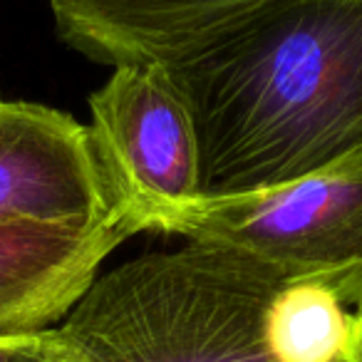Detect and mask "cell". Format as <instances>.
<instances>
[{
    "instance_id": "1",
    "label": "cell",
    "mask_w": 362,
    "mask_h": 362,
    "mask_svg": "<svg viewBox=\"0 0 362 362\" xmlns=\"http://www.w3.org/2000/svg\"><path fill=\"white\" fill-rule=\"evenodd\" d=\"M159 65L192 117L202 199L362 151V0H261Z\"/></svg>"
},
{
    "instance_id": "6",
    "label": "cell",
    "mask_w": 362,
    "mask_h": 362,
    "mask_svg": "<svg viewBox=\"0 0 362 362\" xmlns=\"http://www.w3.org/2000/svg\"><path fill=\"white\" fill-rule=\"evenodd\" d=\"M134 233L119 209L97 228L0 226V335L55 327L92 286L105 258Z\"/></svg>"
},
{
    "instance_id": "8",
    "label": "cell",
    "mask_w": 362,
    "mask_h": 362,
    "mask_svg": "<svg viewBox=\"0 0 362 362\" xmlns=\"http://www.w3.org/2000/svg\"><path fill=\"white\" fill-rule=\"evenodd\" d=\"M352 313L317 278H288L271 298L263 340L273 362H342Z\"/></svg>"
},
{
    "instance_id": "5",
    "label": "cell",
    "mask_w": 362,
    "mask_h": 362,
    "mask_svg": "<svg viewBox=\"0 0 362 362\" xmlns=\"http://www.w3.org/2000/svg\"><path fill=\"white\" fill-rule=\"evenodd\" d=\"M115 211L90 127L35 102H0V226L97 228Z\"/></svg>"
},
{
    "instance_id": "4",
    "label": "cell",
    "mask_w": 362,
    "mask_h": 362,
    "mask_svg": "<svg viewBox=\"0 0 362 362\" xmlns=\"http://www.w3.org/2000/svg\"><path fill=\"white\" fill-rule=\"evenodd\" d=\"M95 156L136 233H169L202 202L199 146L189 110L159 62H124L90 95Z\"/></svg>"
},
{
    "instance_id": "2",
    "label": "cell",
    "mask_w": 362,
    "mask_h": 362,
    "mask_svg": "<svg viewBox=\"0 0 362 362\" xmlns=\"http://www.w3.org/2000/svg\"><path fill=\"white\" fill-rule=\"evenodd\" d=\"M288 276L211 241L102 273L55 325L57 362H273L263 317Z\"/></svg>"
},
{
    "instance_id": "11",
    "label": "cell",
    "mask_w": 362,
    "mask_h": 362,
    "mask_svg": "<svg viewBox=\"0 0 362 362\" xmlns=\"http://www.w3.org/2000/svg\"><path fill=\"white\" fill-rule=\"evenodd\" d=\"M0 102H3V100H0Z\"/></svg>"
},
{
    "instance_id": "7",
    "label": "cell",
    "mask_w": 362,
    "mask_h": 362,
    "mask_svg": "<svg viewBox=\"0 0 362 362\" xmlns=\"http://www.w3.org/2000/svg\"><path fill=\"white\" fill-rule=\"evenodd\" d=\"M95 52L112 65L161 62L261 0H65Z\"/></svg>"
},
{
    "instance_id": "9",
    "label": "cell",
    "mask_w": 362,
    "mask_h": 362,
    "mask_svg": "<svg viewBox=\"0 0 362 362\" xmlns=\"http://www.w3.org/2000/svg\"><path fill=\"white\" fill-rule=\"evenodd\" d=\"M0 362H57L55 327L23 335H0Z\"/></svg>"
},
{
    "instance_id": "3",
    "label": "cell",
    "mask_w": 362,
    "mask_h": 362,
    "mask_svg": "<svg viewBox=\"0 0 362 362\" xmlns=\"http://www.w3.org/2000/svg\"><path fill=\"white\" fill-rule=\"evenodd\" d=\"M169 233L241 248L288 278L325 281L355 310L362 305V151L276 189L202 199Z\"/></svg>"
},
{
    "instance_id": "10",
    "label": "cell",
    "mask_w": 362,
    "mask_h": 362,
    "mask_svg": "<svg viewBox=\"0 0 362 362\" xmlns=\"http://www.w3.org/2000/svg\"><path fill=\"white\" fill-rule=\"evenodd\" d=\"M342 362H362V305L352 310V332Z\"/></svg>"
}]
</instances>
